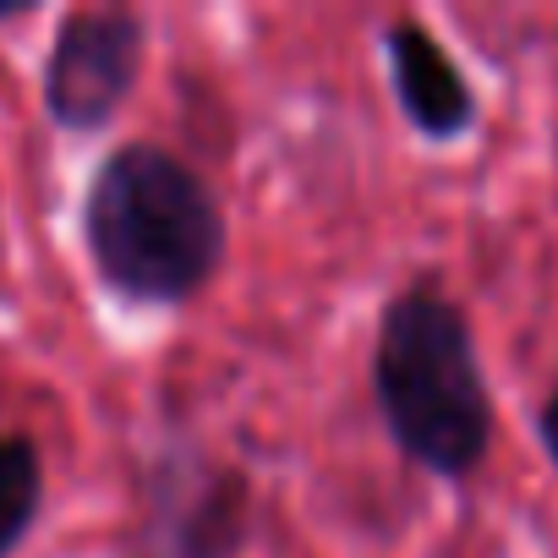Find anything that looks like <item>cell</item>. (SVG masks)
Returning <instances> with one entry per match:
<instances>
[{
    "mask_svg": "<svg viewBox=\"0 0 558 558\" xmlns=\"http://www.w3.org/2000/svg\"><path fill=\"white\" fill-rule=\"evenodd\" d=\"M542 433H547V449H553V460H558V395L547 400V416H542Z\"/></svg>",
    "mask_w": 558,
    "mask_h": 558,
    "instance_id": "cell-6",
    "label": "cell"
},
{
    "mask_svg": "<svg viewBox=\"0 0 558 558\" xmlns=\"http://www.w3.org/2000/svg\"><path fill=\"white\" fill-rule=\"evenodd\" d=\"M389 61H395V83H400V99L411 110V121L433 137H449L471 121V88L465 77L454 72V61L416 28H395L389 34Z\"/></svg>",
    "mask_w": 558,
    "mask_h": 558,
    "instance_id": "cell-4",
    "label": "cell"
},
{
    "mask_svg": "<svg viewBox=\"0 0 558 558\" xmlns=\"http://www.w3.org/2000/svg\"><path fill=\"white\" fill-rule=\"evenodd\" d=\"M378 400L395 438L433 471H471L487 449L493 411L471 356L465 318L438 291H405L384 313Z\"/></svg>",
    "mask_w": 558,
    "mask_h": 558,
    "instance_id": "cell-2",
    "label": "cell"
},
{
    "mask_svg": "<svg viewBox=\"0 0 558 558\" xmlns=\"http://www.w3.org/2000/svg\"><path fill=\"white\" fill-rule=\"evenodd\" d=\"M137 72V23L126 12H83L61 28L50 56V110L72 126L105 121Z\"/></svg>",
    "mask_w": 558,
    "mask_h": 558,
    "instance_id": "cell-3",
    "label": "cell"
},
{
    "mask_svg": "<svg viewBox=\"0 0 558 558\" xmlns=\"http://www.w3.org/2000/svg\"><path fill=\"white\" fill-rule=\"evenodd\" d=\"M88 241L121 291L170 302L219 263L225 225L208 192L159 148H126L88 197Z\"/></svg>",
    "mask_w": 558,
    "mask_h": 558,
    "instance_id": "cell-1",
    "label": "cell"
},
{
    "mask_svg": "<svg viewBox=\"0 0 558 558\" xmlns=\"http://www.w3.org/2000/svg\"><path fill=\"white\" fill-rule=\"evenodd\" d=\"M39 504V460L23 438H0V553H12Z\"/></svg>",
    "mask_w": 558,
    "mask_h": 558,
    "instance_id": "cell-5",
    "label": "cell"
}]
</instances>
